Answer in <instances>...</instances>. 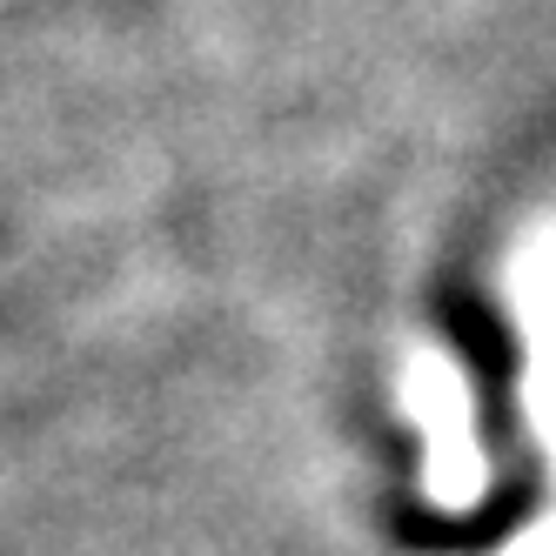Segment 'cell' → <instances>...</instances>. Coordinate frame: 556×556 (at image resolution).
<instances>
[]
</instances>
